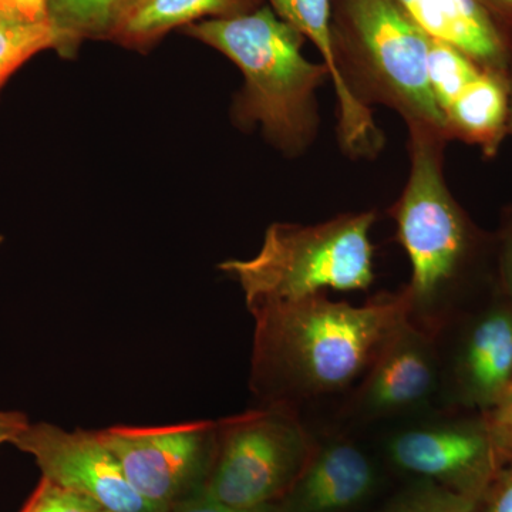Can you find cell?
<instances>
[{"instance_id": "6da1fadb", "label": "cell", "mask_w": 512, "mask_h": 512, "mask_svg": "<svg viewBox=\"0 0 512 512\" xmlns=\"http://www.w3.org/2000/svg\"><path fill=\"white\" fill-rule=\"evenodd\" d=\"M251 313L252 389L268 404L291 406L359 383L407 319V302L404 291L360 306L320 293Z\"/></svg>"}, {"instance_id": "7a4b0ae2", "label": "cell", "mask_w": 512, "mask_h": 512, "mask_svg": "<svg viewBox=\"0 0 512 512\" xmlns=\"http://www.w3.org/2000/svg\"><path fill=\"white\" fill-rule=\"evenodd\" d=\"M185 32L220 50L244 74L232 110L239 126L259 124L289 156L311 146L320 126L316 92L330 74L325 64L303 56L301 32L268 3L241 15L191 23Z\"/></svg>"}, {"instance_id": "3957f363", "label": "cell", "mask_w": 512, "mask_h": 512, "mask_svg": "<svg viewBox=\"0 0 512 512\" xmlns=\"http://www.w3.org/2000/svg\"><path fill=\"white\" fill-rule=\"evenodd\" d=\"M448 138L409 127L410 174L392 208L397 241L412 266L403 289L407 319L436 336L448 302L480 247V232L448 190L444 148Z\"/></svg>"}, {"instance_id": "277c9868", "label": "cell", "mask_w": 512, "mask_h": 512, "mask_svg": "<svg viewBox=\"0 0 512 512\" xmlns=\"http://www.w3.org/2000/svg\"><path fill=\"white\" fill-rule=\"evenodd\" d=\"M330 29L340 77L357 100L450 140L431 93L430 37L396 0H332Z\"/></svg>"}, {"instance_id": "5b68a950", "label": "cell", "mask_w": 512, "mask_h": 512, "mask_svg": "<svg viewBox=\"0 0 512 512\" xmlns=\"http://www.w3.org/2000/svg\"><path fill=\"white\" fill-rule=\"evenodd\" d=\"M375 211L343 214L315 225L274 224L264 245L247 261H225L254 312L326 291H366L373 284L370 232Z\"/></svg>"}, {"instance_id": "8992f818", "label": "cell", "mask_w": 512, "mask_h": 512, "mask_svg": "<svg viewBox=\"0 0 512 512\" xmlns=\"http://www.w3.org/2000/svg\"><path fill=\"white\" fill-rule=\"evenodd\" d=\"M315 444L286 404L218 420L214 463L202 493L234 507L276 504L301 474Z\"/></svg>"}, {"instance_id": "52a82bcc", "label": "cell", "mask_w": 512, "mask_h": 512, "mask_svg": "<svg viewBox=\"0 0 512 512\" xmlns=\"http://www.w3.org/2000/svg\"><path fill=\"white\" fill-rule=\"evenodd\" d=\"M99 433L134 490L157 510L168 512L204 491L214 463L218 421L116 426Z\"/></svg>"}, {"instance_id": "ba28073f", "label": "cell", "mask_w": 512, "mask_h": 512, "mask_svg": "<svg viewBox=\"0 0 512 512\" xmlns=\"http://www.w3.org/2000/svg\"><path fill=\"white\" fill-rule=\"evenodd\" d=\"M12 444L35 458L43 478L82 495L104 512H161L134 490L99 431L29 423Z\"/></svg>"}, {"instance_id": "9c48e42d", "label": "cell", "mask_w": 512, "mask_h": 512, "mask_svg": "<svg viewBox=\"0 0 512 512\" xmlns=\"http://www.w3.org/2000/svg\"><path fill=\"white\" fill-rule=\"evenodd\" d=\"M386 450L403 473L478 497H484L503 457L485 419L414 423L392 434Z\"/></svg>"}, {"instance_id": "30bf717a", "label": "cell", "mask_w": 512, "mask_h": 512, "mask_svg": "<svg viewBox=\"0 0 512 512\" xmlns=\"http://www.w3.org/2000/svg\"><path fill=\"white\" fill-rule=\"evenodd\" d=\"M436 336L404 320L357 386L352 413L372 421L423 409L440 387Z\"/></svg>"}, {"instance_id": "8fae6325", "label": "cell", "mask_w": 512, "mask_h": 512, "mask_svg": "<svg viewBox=\"0 0 512 512\" xmlns=\"http://www.w3.org/2000/svg\"><path fill=\"white\" fill-rule=\"evenodd\" d=\"M377 483L369 454L353 440L332 437L315 444L276 508L278 512H350L372 497Z\"/></svg>"}, {"instance_id": "7c38bea8", "label": "cell", "mask_w": 512, "mask_h": 512, "mask_svg": "<svg viewBox=\"0 0 512 512\" xmlns=\"http://www.w3.org/2000/svg\"><path fill=\"white\" fill-rule=\"evenodd\" d=\"M464 403L490 412L512 393V305L491 306L467 329L453 366Z\"/></svg>"}, {"instance_id": "4fadbf2b", "label": "cell", "mask_w": 512, "mask_h": 512, "mask_svg": "<svg viewBox=\"0 0 512 512\" xmlns=\"http://www.w3.org/2000/svg\"><path fill=\"white\" fill-rule=\"evenodd\" d=\"M431 39L460 50L490 72L507 77L512 30L481 0H396Z\"/></svg>"}, {"instance_id": "5bb4252c", "label": "cell", "mask_w": 512, "mask_h": 512, "mask_svg": "<svg viewBox=\"0 0 512 512\" xmlns=\"http://www.w3.org/2000/svg\"><path fill=\"white\" fill-rule=\"evenodd\" d=\"M510 94L507 77L483 70L443 113L450 140L480 148L494 158L508 136Z\"/></svg>"}, {"instance_id": "9a60e30c", "label": "cell", "mask_w": 512, "mask_h": 512, "mask_svg": "<svg viewBox=\"0 0 512 512\" xmlns=\"http://www.w3.org/2000/svg\"><path fill=\"white\" fill-rule=\"evenodd\" d=\"M264 0H133L117 20L107 39L123 46L146 47L168 30L191 25L205 16L229 18L251 12Z\"/></svg>"}, {"instance_id": "2e32d148", "label": "cell", "mask_w": 512, "mask_h": 512, "mask_svg": "<svg viewBox=\"0 0 512 512\" xmlns=\"http://www.w3.org/2000/svg\"><path fill=\"white\" fill-rule=\"evenodd\" d=\"M133 0H47V18L70 53L83 37H109L121 13Z\"/></svg>"}, {"instance_id": "e0dca14e", "label": "cell", "mask_w": 512, "mask_h": 512, "mask_svg": "<svg viewBox=\"0 0 512 512\" xmlns=\"http://www.w3.org/2000/svg\"><path fill=\"white\" fill-rule=\"evenodd\" d=\"M50 47L63 52V37L49 18L39 22L0 18V89L26 60Z\"/></svg>"}, {"instance_id": "ac0fdd59", "label": "cell", "mask_w": 512, "mask_h": 512, "mask_svg": "<svg viewBox=\"0 0 512 512\" xmlns=\"http://www.w3.org/2000/svg\"><path fill=\"white\" fill-rule=\"evenodd\" d=\"M279 18L288 22L301 32L305 39L311 40L319 50L322 63L328 67L333 83L340 82L335 52H333L332 0H266Z\"/></svg>"}, {"instance_id": "d6986e66", "label": "cell", "mask_w": 512, "mask_h": 512, "mask_svg": "<svg viewBox=\"0 0 512 512\" xmlns=\"http://www.w3.org/2000/svg\"><path fill=\"white\" fill-rule=\"evenodd\" d=\"M483 70L460 50L430 37L429 80L441 116Z\"/></svg>"}, {"instance_id": "ffe728a7", "label": "cell", "mask_w": 512, "mask_h": 512, "mask_svg": "<svg viewBox=\"0 0 512 512\" xmlns=\"http://www.w3.org/2000/svg\"><path fill=\"white\" fill-rule=\"evenodd\" d=\"M483 497L417 480L376 512H480Z\"/></svg>"}, {"instance_id": "44dd1931", "label": "cell", "mask_w": 512, "mask_h": 512, "mask_svg": "<svg viewBox=\"0 0 512 512\" xmlns=\"http://www.w3.org/2000/svg\"><path fill=\"white\" fill-rule=\"evenodd\" d=\"M20 512H104L82 495L42 477Z\"/></svg>"}, {"instance_id": "7402d4cb", "label": "cell", "mask_w": 512, "mask_h": 512, "mask_svg": "<svg viewBox=\"0 0 512 512\" xmlns=\"http://www.w3.org/2000/svg\"><path fill=\"white\" fill-rule=\"evenodd\" d=\"M504 456V454H503ZM501 457L500 466L488 485L480 512H512V457Z\"/></svg>"}, {"instance_id": "603a6c76", "label": "cell", "mask_w": 512, "mask_h": 512, "mask_svg": "<svg viewBox=\"0 0 512 512\" xmlns=\"http://www.w3.org/2000/svg\"><path fill=\"white\" fill-rule=\"evenodd\" d=\"M484 419L495 447L504 456L512 457V393L503 403L485 413Z\"/></svg>"}, {"instance_id": "cb8c5ba5", "label": "cell", "mask_w": 512, "mask_h": 512, "mask_svg": "<svg viewBox=\"0 0 512 512\" xmlns=\"http://www.w3.org/2000/svg\"><path fill=\"white\" fill-rule=\"evenodd\" d=\"M498 275H500L504 299L512 305V208L505 215L503 229H501Z\"/></svg>"}, {"instance_id": "d4e9b609", "label": "cell", "mask_w": 512, "mask_h": 512, "mask_svg": "<svg viewBox=\"0 0 512 512\" xmlns=\"http://www.w3.org/2000/svg\"><path fill=\"white\" fill-rule=\"evenodd\" d=\"M168 512H278L276 504L262 505V507L242 508L221 503L210 495L201 493L171 508Z\"/></svg>"}, {"instance_id": "484cf974", "label": "cell", "mask_w": 512, "mask_h": 512, "mask_svg": "<svg viewBox=\"0 0 512 512\" xmlns=\"http://www.w3.org/2000/svg\"><path fill=\"white\" fill-rule=\"evenodd\" d=\"M47 0H0V18L39 22L47 19Z\"/></svg>"}, {"instance_id": "4316f807", "label": "cell", "mask_w": 512, "mask_h": 512, "mask_svg": "<svg viewBox=\"0 0 512 512\" xmlns=\"http://www.w3.org/2000/svg\"><path fill=\"white\" fill-rule=\"evenodd\" d=\"M29 420L20 412H0V446L13 443L20 431L28 426Z\"/></svg>"}, {"instance_id": "83f0119b", "label": "cell", "mask_w": 512, "mask_h": 512, "mask_svg": "<svg viewBox=\"0 0 512 512\" xmlns=\"http://www.w3.org/2000/svg\"><path fill=\"white\" fill-rule=\"evenodd\" d=\"M503 25L512 30V0H481Z\"/></svg>"}, {"instance_id": "f1b7e54d", "label": "cell", "mask_w": 512, "mask_h": 512, "mask_svg": "<svg viewBox=\"0 0 512 512\" xmlns=\"http://www.w3.org/2000/svg\"><path fill=\"white\" fill-rule=\"evenodd\" d=\"M508 94H510V117H508V136H512V55L507 72Z\"/></svg>"}, {"instance_id": "f546056e", "label": "cell", "mask_w": 512, "mask_h": 512, "mask_svg": "<svg viewBox=\"0 0 512 512\" xmlns=\"http://www.w3.org/2000/svg\"><path fill=\"white\" fill-rule=\"evenodd\" d=\"M0 242H2V237H0Z\"/></svg>"}]
</instances>
